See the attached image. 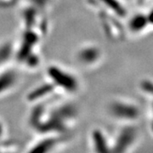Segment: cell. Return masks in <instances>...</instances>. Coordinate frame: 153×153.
I'll return each mask as SVG.
<instances>
[{
	"label": "cell",
	"mask_w": 153,
	"mask_h": 153,
	"mask_svg": "<svg viewBox=\"0 0 153 153\" xmlns=\"http://www.w3.org/2000/svg\"><path fill=\"white\" fill-rule=\"evenodd\" d=\"M112 113L122 119H134L139 115L136 107L128 104H115L112 106Z\"/></svg>",
	"instance_id": "7a4b0ae2"
},
{
	"label": "cell",
	"mask_w": 153,
	"mask_h": 153,
	"mask_svg": "<svg viewBox=\"0 0 153 153\" xmlns=\"http://www.w3.org/2000/svg\"><path fill=\"white\" fill-rule=\"evenodd\" d=\"M135 137L134 130L132 128H126L118 136L116 145L112 148V153H124L127 148L128 147Z\"/></svg>",
	"instance_id": "6da1fadb"
},
{
	"label": "cell",
	"mask_w": 153,
	"mask_h": 153,
	"mask_svg": "<svg viewBox=\"0 0 153 153\" xmlns=\"http://www.w3.org/2000/svg\"><path fill=\"white\" fill-rule=\"evenodd\" d=\"M94 146L96 153H112V149H111L106 142V140L100 131L94 133Z\"/></svg>",
	"instance_id": "3957f363"
}]
</instances>
